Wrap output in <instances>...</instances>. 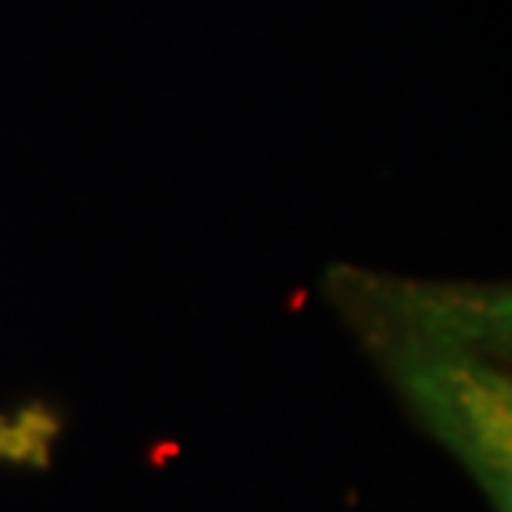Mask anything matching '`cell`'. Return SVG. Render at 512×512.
I'll return each instance as SVG.
<instances>
[]
</instances>
